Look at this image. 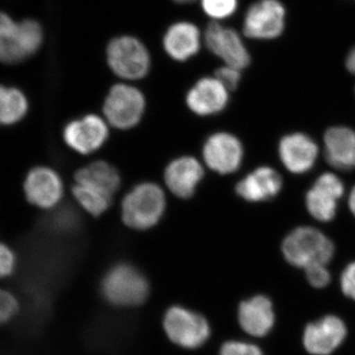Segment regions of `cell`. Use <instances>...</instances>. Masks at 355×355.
Masks as SVG:
<instances>
[{
    "label": "cell",
    "mask_w": 355,
    "mask_h": 355,
    "mask_svg": "<svg viewBox=\"0 0 355 355\" xmlns=\"http://www.w3.org/2000/svg\"><path fill=\"white\" fill-rule=\"evenodd\" d=\"M43 43V30L37 21L15 22L0 12V62L14 64L24 62L38 51Z\"/></svg>",
    "instance_id": "1"
},
{
    "label": "cell",
    "mask_w": 355,
    "mask_h": 355,
    "mask_svg": "<svg viewBox=\"0 0 355 355\" xmlns=\"http://www.w3.org/2000/svg\"><path fill=\"white\" fill-rule=\"evenodd\" d=\"M103 296L110 304L133 308L144 304L149 296L148 280L135 266L120 263L112 268L102 280Z\"/></svg>",
    "instance_id": "2"
},
{
    "label": "cell",
    "mask_w": 355,
    "mask_h": 355,
    "mask_svg": "<svg viewBox=\"0 0 355 355\" xmlns=\"http://www.w3.org/2000/svg\"><path fill=\"white\" fill-rule=\"evenodd\" d=\"M282 253L292 266L307 268L329 263L335 253L333 242L321 231L313 227H299L286 236Z\"/></svg>",
    "instance_id": "3"
},
{
    "label": "cell",
    "mask_w": 355,
    "mask_h": 355,
    "mask_svg": "<svg viewBox=\"0 0 355 355\" xmlns=\"http://www.w3.org/2000/svg\"><path fill=\"white\" fill-rule=\"evenodd\" d=\"M164 191L154 183L137 184L123 198L121 216L128 226L139 230L153 227L164 214Z\"/></svg>",
    "instance_id": "4"
},
{
    "label": "cell",
    "mask_w": 355,
    "mask_h": 355,
    "mask_svg": "<svg viewBox=\"0 0 355 355\" xmlns=\"http://www.w3.org/2000/svg\"><path fill=\"white\" fill-rule=\"evenodd\" d=\"M162 326L168 340L184 349H200L211 335L207 318L184 306H172L166 311Z\"/></svg>",
    "instance_id": "5"
},
{
    "label": "cell",
    "mask_w": 355,
    "mask_h": 355,
    "mask_svg": "<svg viewBox=\"0 0 355 355\" xmlns=\"http://www.w3.org/2000/svg\"><path fill=\"white\" fill-rule=\"evenodd\" d=\"M107 62L116 76L128 80H139L150 69V55L139 40L121 36L107 46Z\"/></svg>",
    "instance_id": "6"
},
{
    "label": "cell",
    "mask_w": 355,
    "mask_h": 355,
    "mask_svg": "<svg viewBox=\"0 0 355 355\" xmlns=\"http://www.w3.org/2000/svg\"><path fill=\"white\" fill-rule=\"evenodd\" d=\"M146 110V98L127 84H116L110 90L104 104V114L113 127L128 130L141 120Z\"/></svg>",
    "instance_id": "7"
},
{
    "label": "cell",
    "mask_w": 355,
    "mask_h": 355,
    "mask_svg": "<svg viewBox=\"0 0 355 355\" xmlns=\"http://www.w3.org/2000/svg\"><path fill=\"white\" fill-rule=\"evenodd\" d=\"M286 8L279 0H260L248 9L243 31L248 38L272 40L284 33Z\"/></svg>",
    "instance_id": "8"
},
{
    "label": "cell",
    "mask_w": 355,
    "mask_h": 355,
    "mask_svg": "<svg viewBox=\"0 0 355 355\" xmlns=\"http://www.w3.org/2000/svg\"><path fill=\"white\" fill-rule=\"evenodd\" d=\"M205 41L209 50L229 67L242 70L251 62L249 51L241 37L231 28L210 23L205 30Z\"/></svg>",
    "instance_id": "9"
},
{
    "label": "cell",
    "mask_w": 355,
    "mask_h": 355,
    "mask_svg": "<svg viewBox=\"0 0 355 355\" xmlns=\"http://www.w3.org/2000/svg\"><path fill=\"white\" fill-rule=\"evenodd\" d=\"M345 193L342 180L331 173H324L318 178L314 186L306 196V205L311 216L317 220H333L336 214L338 200Z\"/></svg>",
    "instance_id": "10"
},
{
    "label": "cell",
    "mask_w": 355,
    "mask_h": 355,
    "mask_svg": "<svg viewBox=\"0 0 355 355\" xmlns=\"http://www.w3.org/2000/svg\"><path fill=\"white\" fill-rule=\"evenodd\" d=\"M203 158L210 169L219 174H230L241 165L243 146L230 133L218 132L209 137L203 146Z\"/></svg>",
    "instance_id": "11"
},
{
    "label": "cell",
    "mask_w": 355,
    "mask_h": 355,
    "mask_svg": "<svg viewBox=\"0 0 355 355\" xmlns=\"http://www.w3.org/2000/svg\"><path fill=\"white\" fill-rule=\"evenodd\" d=\"M109 137L106 121L88 114L69 123L64 128V137L70 148L81 154H90L101 148Z\"/></svg>",
    "instance_id": "12"
},
{
    "label": "cell",
    "mask_w": 355,
    "mask_h": 355,
    "mask_svg": "<svg viewBox=\"0 0 355 355\" xmlns=\"http://www.w3.org/2000/svg\"><path fill=\"white\" fill-rule=\"evenodd\" d=\"M347 334L342 320L330 315L306 326L303 345L311 354L329 355L342 345Z\"/></svg>",
    "instance_id": "13"
},
{
    "label": "cell",
    "mask_w": 355,
    "mask_h": 355,
    "mask_svg": "<svg viewBox=\"0 0 355 355\" xmlns=\"http://www.w3.org/2000/svg\"><path fill=\"white\" fill-rule=\"evenodd\" d=\"M24 189L27 200L41 209L55 207L64 195L62 179L48 167H37L30 171Z\"/></svg>",
    "instance_id": "14"
},
{
    "label": "cell",
    "mask_w": 355,
    "mask_h": 355,
    "mask_svg": "<svg viewBox=\"0 0 355 355\" xmlns=\"http://www.w3.org/2000/svg\"><path fill=\"white\" fill-rule=\"evenodd\" d=\"M317 144L304 133H292L280 140V160L294 174H304L312 169L318 157Z\"/></svg>",
    "instance_id": "15"
},
{
    "label": "cell",
    "mask_w": 355,
    "mask_h": 355,
    "mask_svg": "<svg viewBox=\"0 0 355 355\" xmlns=\"http://www.w3.org/2000/svg\"><path fill=\"white\" fill-rule=\"evenodd\" d=\"M228 89L214 77L198 80L187 95V105L198 116L220 113L227 106Z\"/></svg>",
    "instance_id": "16"
},
{
    "label": "cell",
    "mask_w": 355,
    "mask_h": 355,
    "mask_svg": "<svg viewBox=\"0 0 355 355\" xmlns=\"http://www.w3.org/2000/svg\"><path fill=\"white\" fill-rule=\"evenodd\" d=\"M238 321L248 335L256 338L268 335L275 324L272 301L263 295L243 301L238 308Z\"/></svg>",
    "instance_id": "17"
},
{
    "label": "cell",
    "mask_w": 355,
    "mask_h": 355,
    "mask_svg": "<svg viewBox=\"0 0 355 355\" xmlns=\"http://www.w3.org/2000/svg\"><path fill=\"white\" fill-rule=\"evenodd\" d=\"M202 164L193 157L186 156L172 161L165 171V182L178 198H189L195 193L203 178Z\"/></svg>",
    "instance_id": "18"
},
{
    "label": "cell",
    "mask_w": 355,
    "mask_h": 355,
    "mask_svg": "<svg viewBox=\"0 0 355 355\" xmlns=\"http://www.w3.org/2000/svg\"><path fill=\"white\" fill-rule=\"evenodd\" d=\"M282 188L279 173L270 167H261L245 177L236 187L240 197L248 202H258L277 197Z\"/></svg>",
    "instance_id": "19"
},
{
    "label": "cell",
    "mask_w": 355,
    "mask_h": 355,
    "mask_svg": "<svg viewBox=\"0 0 355 355\" xmlns=\"http://www.w3.org/2000/svg\"><path fill=\"white\" fill-rule=\"evenodd\" d=\"M324 154L334 167L340 170L354 169V130L345 127L330 128L324 135Z\"/></svg>",
    "instance_id": "20"
},
{
    "label": "cell",
    "mask_w": 355,
    "mask_h": 355,
    "mask_svg": "<svg viewBox=\"0 0 355 355\" xmlns=\"http://www.w3.org/2000/svg\"><path fill=\"white\" fill-rule=\"evenodd\" d=\"M163 46L169 57L184 62L197 55L200 49V33L193 23L179 22L166 32Z\"/></svg>",
    "instance_id": "21"
},
{
    "label": "cell",
    "mask_w": 355,
    "mask_h": 355,
    "mask_svg": "<svg viewBox=\"0 0 355 355\" xmlns=\"http://www.w3.org/2000/svg\"><path fill=\"white\" fill-rule=\"evenodd\" d=\"M76 182L87 184L113 198L120 188L121 178L114 166L104 161H97L79 170L76 175Z\"/></svg>",
    "instance_id": "22"
},
{
    "label": "cell",
    "mask_w": 355,
    "mask_h": 355,
    "mask_svg": "<svg viewBox=\"0 0 355 355\" xmlns=\"http://www.w3.org/2000/svg\"><path fill=\"white\" fill-rule=\"evenodd\" d=\"M27 111V99L20 90L0 86V125L17 123L24 118Z\"/></svg>",
    "instance_id": "23"
},
{
    "label": "cell",
    "mask_w": 355,
    "mask_h": 355,
    "mask_svg": "<svg viewBox=\"0 0 355 355\" xmlns=\"http://www.w3.org/2000/svg\"><path fill=\"white\" fill-rule=\"evenodd\" d=\"M73 195L79 205L94 216H101L111 205L112 197L87 184L76 183Z\"/></svg>",
    "instance_id": "24"
},
{
    "label": "cell",
    "mask_w": 355,
    "mask_h": 355,
    "mask_svg": "<svg viewBox=\"0 0 355 355\" xmlns=\"http://www.w3.org/2000/svg\"><path fill=\"white\" fill-rule=\"evenodd\" d=\"M203 11L212 19L222 20L235 13L238 0H202Z\"/></svg>",
    "instance_id": "25"
},
{
    "label": "cell",
    "mask_w": 355,
    "mask_h": 355,
    "mask_svg": "<svg viewBox=\"0 0 355 355\" xmlns=\"http://www.w3.org/2000/svg\"><path fill=\"white\" fill-rule=\"evenodd\" d=\"M219 355H263L261 350L253 343L228 340L221 345Z\"/></svg>",
    "instance_id": "26"
},
{
    "label": "cell",
    "mask_w": 355,
    "mask_h": 355,
    "mask_svg": "<svg viewBox=\"0 0 355 355\" xmlns=\"http://www.w3.org/2000/svg\"><path fill=\"white\" fill-rule=\"evenodd\" d=\"M19 310L17 299L10 292L0 288V324L12 320Z\"/></svg>",
    "instance_id": "27"
},
{
    "label": "cell",
    "mask_w": 355,
    "mask_h": 355,
    "mask_svg": "<svg viewBox=\"0 0 355 355\" xmlns=\"http://www.w3.org/2000/svg\"><path fill=\"white\" fill-rule=\"evenodd\" d=\"M306 277L311 286L323 288L331 282V275L324 265H315L305 268Z\"/></svg>",
    "instance_id": "28"
},
{
    "label": "cell",
    "mask_w": 355,
    "mask_h": 355,
    "mask_svg": "<svg viewBox=\"0 0 355 355\" xmlns=\"http://www.w3.org/2000/svg\"><path fill=\"white\" fill-rule=\"evenodd\" d=\"M241 70L233 67H222L216 70V77L228 90H234L241 80Z\"/></svg>",
    "instance_id": "29"
},
{
    "label": "cell",
    "mask_w": 355,
    "mask_h": 355,
    "mask_svg": "<svg viewBox=\"0 0 355 355\" xmlns=\"http://www.w3.org/2000/svg\"><path fill=\"white\" fill-rule=\"evenodd\" d=\"M15 256L6 245L0 244V279L7 277L15 268Z\"/></svg>",
    "instance_id": "30"
},
{
    "label": "cell",
    "mask_w": 355,
    "mask_h": 355,
    "mask_svg": "<svg viewBox=\"0 0 355 355\" xmlns=\"http://www.w3.org/2000/svg\"><path fill=\"white\" fill-rule=\"evenodd\" d=\"M340 286L345 295L355 300V261L349 263L343 270Z\"/></svg>",
    "instance_id": "31"
},
{
    "label": "cell",
    "mask_w": 355,
    "mask_h": 355,
    "mask_svg": "<svg viewBox=\"0 0 355 355\" xmlns=\"http://www.w3.org/2000/svg\"><path fill=\"white\" fill-rule=\"evenodd\" d=\"M347 67L349 72L355 74V48L352 49L347 58Z\"/></svg>",
    "instance_id": "32"
},
{
    "label": "cell",
    "mask_w": 355,
    "mask_h": 355,
    "mask_svg": "<svg viewBox=\"0 0 355 355\" xmlns=\"http://www.w3.org/2000/svg\"><path fill=\"white\" fill-rule=\"evenodd\" d=\"M349 207L355 216V187L352 189V193L349 195Z\"/></svg>",
    "instance_id": "33"
},
{
    "label": "cell",
    "mask_w": 355,
    "mask_h": 355,
    "mask_svg": "<svg viewBox=\"0 0 355 355\" xmlns=\"http://www.w3.org/2000/svg\"><path fill=\"white\" fill-rule=\"evenodd\" d=\"M173 1L178 2V3L184 4L191 3V2L196 1V0H173Z\"/></svg>",
    "instance_id": "34"
}]
</instances>
